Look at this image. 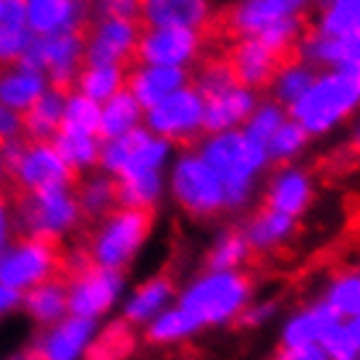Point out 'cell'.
I'll use <instances>...</instances> for the list:
<instances>
[{
	"mask_svg": "<svg viewBox=\"0 0 360 360\" xmlns=\"http://www.w3.org/2000/svg\"><path fill=\"white\" fill-rule=\"evenodd\" d=\"M163 195V171H131L116 179L119 208L150 210Z\"/></svg>",
	"mask_w": 360,
	"mask_h": 360,
	"instance_id": "cell-30",
	"label": "cell"
},
{
	"mask_svg": "<svg viewBox=\"0 0 360 360\" xmlns=\"http://www.w3.org/2000/svg\"><path fill=\"white\" fill-rule=\"evenodd\" d=\"M200 329V323L192 319L187 310L176 308H166L160 316L148 323V340L158 342V345H166V342H179L192 337L195 331Z\"/></svg>",
	"mask_w": 360,
	"mask_h": 360,
	"instance_id": "cell-36",
	"label": "cell"
},
{
	"mask_svg": "<svg viewBox=\"0 0 360 360\" xmlns=\"http://www.w3.org/2000/svg\"><path fill=\"white\" fill-rule=\"evenodd\" d=\"M326 305L340 319L360 316V274H347V276H340L334 281L329 297H326Z\"/></svg>",
	"mask_w": 360,
	"mask_h": 360,
	"instance_id": "cell-41",
	"label": "cell"
},
{
	"mask_svg": "<svg viewBox=\"0 0 360 360\" xmlns=\"http://www.w3.org/2000/svg\"><path fill=\"white\" fill-rule=\"evenodd\" d=\"M310 142V134L302 129L295 119H287L279 129L274 131L266 142V153H269V160L274 163H290L300 155Z\"/></svg>",
	"mask_w": 360,
	"mask_h": 360,
	"instance_id": "cell-37",
	"label": "cell"
},
{
	"mask_svg": "<svg viewBox=\"0 0 360 360\" xmlns=\"http://www.w3.org/2000/svg\"><path fill=\"white\" fill-rule=\"evenodd\" d=\"M95 331H98V321L66 316L58 323L42 329L27 352L32 355V360H84Z\"/></svg>",
	"mask_w": 360,
	"mask_h": 360,
	"instance_id": "cell-13",
	"label": "cell"
},
{
	"mask_svg": "<svg viewBox=\"0 0 360 360\" xmlns=\"http://www.w3.org/2000/svg\"><path fill=\"white\" fill-rule=\"evenodd\" d=\"M63 274V252L60 245L37 237H13L6 250L0 252V284H6L19 295L40 287Z\"/></svg>",
	"mask_w": 360,
	"mask_h": 360,
	"instance_id": "cell-5",
	"label": "cell"
},
{
	"mask_svg": "<svg viewBox=\"0 0 360 360\" xmlns=\"http://www.w3.org/2000/svg\"><path fill=\"white\" fill-rule=\"evenodd\" d=\"M213 21V0H142V27H176L200 32Z\"/></svg>",
	"mask_w": 360,
	"mask_h": 360,
	"instance_id": "cell-18",
	"label": "cell"
},
{
	"mask_svg": "<svg viewBox=\"0 0 360 360\" xmlns=\"http://www.w3.org/2000/svg\"><path fill=\"white\" fill-rule=\"evenodd\" d=\"M229 66L234 82L248 90H266L279 69L281 60L258 40V37H237L234 48L229 51Z\"/></svg>",
	"mask_w": 360,
	"mask_h": 360,
	"instance_id": "cell-19",
	"label": "cell"
},
{
	"mask_svg": "<svg viewBox=\"0 0 360 360\" xmlns=\"http://www.w3.org/2000/svg\"><path fill=\"white\" fill-rule=\"evenodd\" d=\"M142 0H92V19L140 21Z\"/></svg>",
	"mask_w": 360,
	"mask_h": 360,
	"instance_id": "cell-45",
	"label": "cell"
},
{
	"mask_svg": "<svg viewBox=\"0 0 360 360\" xmlns=\"http://www.w3.org/2000/svg\"><path fill=\"white\" fill-rule=\"evenodd\" d=\"M313 3L316 0H237L226 16V24L237 37H258L274 21L302 19Z\"/></svg>",
	"mask_w": 360,
	"mask_h": 360,
	"instance_id": "cell-14",
	"label": "cell"
},
{
	"mask_svg": "<svg viewBox=\"0 0 360 360\" xmlns=\"http://www.w3.org/2000/svg\"><path fill=\"white\" fill-rule=\"evenodd\" d=\"M27 30V0H0V69L19 63L32 42Z\"/></svg>",
	"mask_w": 360,
	"mask_h": 360,
	"instance_id": "cell-22",
	"label": "cell"
},
{
	"mask_svg": "<svg viewBox=\"0 0 360 360\" xmlns=\"http://www.w3.org/2000/svg\"><path fill=\"white\" fill-rule=\"evenodd\" d=\"M60 129L98 137V129H101V105L90 101V98L79 95V92H74L71 98H66V105H63Z\"/></svg>",
	"mask_w": 360,
	"mask_h": 360,
	"instance_id": "cell-38",
	"label": "cell"
},
{
	"mask_svg": "<svg viewBox=\"0 0 360 360\" xmlns=\"http://www.w3.org/2000/svg\"><path fill=\"white\" fill-rule=\"evenodd\" d=\"M127 71L121 66H84L77 77V92L103 105L127 87Z\"/></svg>",
	"mask_w": 360,
	"mask_h": 360,
	"instance_id": "cell-33",
	"label": "cell"
},
{
	"mask_svg": "<svg viewBox=\"0 0 360 360\" xmlns=\"http://www.w3.org/2000/svg\"><path fill=\"white\" fill-rule=\"evenodd\" d=\"M287 119H290L287 108L279 105L276 101L266 98V101H258V105H255V110L250 113L248 124L242 127V131H245L248 137H252L255 142H260V145H266L271 134L279 129Z\"/></svg>",
	"mask_w": 360,
	"mask_h": 360,
	"instance_id": "cell-39",
	"label": "cell"
},
{
	"mask_svg": "<svg viewBox=\"0 0 360 360\" xmlns=\"http://www.w3.org/2000/svg\"><path fill=\"white\" fill-rule=\"evenodd\" d=\"M192 84L190 69H166V66H145V63H134L127 71V87L134 101L140 103L142 110L155 108L169 95L179 92L181 87Z\"/></svg>",
	"mask_w": 360,
	"mask_h": 360,
	"instance_id": "cell-16",
	"label": "cell"
},
{
	"mask_svg": "<svg viewBox=\"0 0 360 360\" xmlns=\"http://www.w3.org/2000/svg\"><path fill=\"white\" fill-rule=\"evenodd\" d=\"M313 30L326 37H352L360 32V0H316Z\"/></svg>",
	"mask_w": 360,
	"mask_h": 360,
	"instance_id": "cell-31",
	"label": "cell"
},
{
	"mask_svg": "<svg viewBox=\"0 0 360 360\" xmlns=\"http://www.w3.org/2000/svg\"><path fill=\"white\" fill-rule=\"evenodd\" d=\"M66 98L56 90H45L27 110H21V134L30 142H53L63 121Z\"/></svg>",
	"mask_w": 360,
	"mask_h": 360,
	"instance_id": "cell-24",
	"label": "cell"
},
{
	"mask_svg": "<svg viewBox=\"0 0 360 360\" xmlns=\"http://www.w3.org/2000/svg\"><path fill=\"white\" fill-rule=\"evenodd\" d=\"M45 84H48L45 74L24 66V63L0 69V105L21 113L45 92Z\"/></svg>",
	"mask_w": 360,
	"mask_h": 360,
	"instance_id": "cell-25",
	"label": "cell"
},
{
	"mask_svg": "<svg viewBox=\"0 0 360 360\" xmlns=\"http://www.w3.org/2000/svg\"><path fill=\"white\" fill-rule=\"evenodd\" d=\"M229 84H234V74H231V66L226 58L205 60V63H200V69L192 74V87L200 92L202 98L226 90Z\"/></svg>",
	"mask_w": 360,
	"mask_h": 360,
	"instance_id": "cell-42",
	"label": "cell"
},
{
	"mask_svg": "<svg viewBox=\"0 0 360 360\" xmlns=\"http://www.w3.org/2000/svg\"><path fill=\"white\" fill-rule=\"evenodd\" d=\"M342 323H345V329H347V334H350L352 345H355L360 352V316H352V319L342 321Z\"/></svg>",
	"mask_w": 360,
	"mask_h": 360,
	"instance_id": "cell-51",
	"label": "cell"
},
{
	"mask_svg": "<svg viewBox=\"0 0 360 360\" xmlns=\"http://www.w3.org/2000/svg\"><path fill=\"white\" fill-rule=\"evenodd\" d=\"M24 137L21 134V119L16 110L0 105V145H8V142Z\"/></svg>",
	"mask_w": 360,
	"mask_h": 360,
	"instance_id": "cell-47",
	"label": "cell"
},
{
	"mask_svg": "<svg viewBox=\"0 0 360 360\" xmlns=\"http://www.w3.org/2000/svg\"><path fill=\"white\" fill-rule=\"evenodd\" d=\"M3 360H32L30 352H13V355H8V358H3Z\"/></svg>",
	"mask_w": 360,
	"mask_h": 360,
	"instance_id": "cell-52",
	"label": "cell"
},
{
	"mask_svg": "<svg viewBox=\"0 0 360 360\" xmlns=\"http://www.w3.org/2000/svg\"><path fill=\"white\" fill-rule=\"evenodd\" d=\"M90 21L92 0H27V24L37 37L82 30Z\"/></svg>",
	"mask_w": 360,
	"mask_h": 360,
	"instance_id": "cell-15",
	"label": "cell"
},
{
	"mask_svg": "<svg viewBox=\"0 0 360 360\" xmlns=\"http://www.w3.org/2000/svg\"><path fill=\"white\" fill-rule=\"evenodd\" d=\"M321 350L326 352V358L329 360H360L358 347L352 345L350 334H347V329H345L342 321H337V323L323 334Z\"/></svg>",
	"mask_w": 360,
	"mask_h": 360,
	"instance_id": "cell-44",
	"label": "cell"
},
{
	"mask_svg": "<svg viewBox=\"0 0 360 360\" xmlns=\"http://www.w3.org/2000/svg\"><path fill=\"white\" fill-rule=\"evenodd\" d=\"M142 34L140 21L92 19L87 27L84 66H134V53Z\"/></svg>",
	"mask_w": 360,
	"mask_h": 360,
	"instance_id": "cell-12",
	"label": "cell"
},
{
	"mask_svg": "<svg viewBox=\"0 0 360 360\" xmlns=\"http://www.w3.org/2000/svg\"><path fill=\"white\" fill-rule=\"evenodd\" d=\"M13 224L21 237L60 242L79 229L82 213L71 187H48L37 192H8Z\"/></svg>",
	"mask_w": 360,
	"mask_h": 360,
	"instance_id": "cell-3",
	"label": "cell"
},
{
	"mask_svg": "<svg viewBox=\"0 0 360 360\" xmlns=\"http://www.w3.org/2000/svg\"><path fill=\"white\" fill-rule=\"evenodd\" d=\"M316 74H319V69H313L305 60L284 58L269 84L271 101H276L279 105H284V108L290 110L292 105L308 92V87L313 84V79H316Z\"/></svg>",
	"mask_w": 360,
	"mask_h": 360,
	"instance_id": "cell-28",
	"label": "cell"
},
{
	"mask_svg": "<svg viewBox=\"0 0 360 360\" xmlns=\"http://www.w3.org/2000/svg\"><path fill=\"white\" fill-rule=\"evenodd\" d=\"M150 210L116 208L98 221L87 242V260L101 269L124 271L150 234Z\"/></svg>",
	"mask_w": 360,
	"mask_h": 360,
	"instance_id": "cell-4",
	"label": "cell"
},
{
	"mask_svg": "<svg viewBox=\"0 0 360 360\" xmlns=\"http://www.w3.org/2000/svg\"><path fill=\"white\" fill-rule=\"evenodd\" d=\"M71 190H74V198H77V205H79L82 221H101L108 216L110 210L119 208V202H116V179L101 169L79 174Z\"/></svg>",
	"mask_w": 360,
	"mask_h": 360,
	"instance_id": "cell-21",
	"label": "cell"
},
{
	"mask_svg": "<svg viewBox=\"0 0 360 360\" xmlns=\"http://www.w3.org/2000/svg\"><path fill=\"white\" fill-rule=\"evenodd\" d=\"M248 302V281L234 271H210L184 290L179 308L200 326L234 319Z\"/></svg>",
	"mask_w": 360,
	"mask_h": 360,
	"instance_id": "cell-6",
	"label": "cell"
},
{
	"mask_svg": "<svg viewBox=\"0 0 360 360\" xmlns=\"http://www.w3.org/2000/svg\"><path fill=\"white\" fill-rule=\"evenodd\" d=\"M134 334L127 321H110L108 326L95 331L84 360H124L131 352Z\"/></svg>",
	"mask_w": 360,
	"mask_h": 360,
	"instance_id": "cell-35",
	"label": "cell"
},
{
	"mask_svg": "<svg viewBox=\"0 0 360 360\" xmlns=\"http://www.w3.org/2000/svg\"><path fill=\"white\" fill-rule=\"evenodd\" d=\"M271 305H258V308H250L245 313V323H263V321L271 316Z\"/></svg>",
	"mask_w": 360,
	"mask_h": 360,
	"instance_id": "cell-50",
	"label": "cell"
},
{
	"mask_svg": "<svg viewBox=\"0 0 360 360\" xmlns=\"http://www.w3.org/2000/svg\"><path fill=\"white\" fill-rule=\"evenodd\" d=\"M360 108V79L347 71H319L308 92L287 113L310 137H323Z\"/></svg>",
	"mask_w": 360,
	"mask_h": 360,
	"instance_id": "cell-2",
	"label": "cell"
},
{
	"mask_svg": "<svg viewBox=\"0 0 360 360\" xmlns=\"http://www.w3.org/2000/svg\"><path fill=\"white\" fill-rule=\"evenodd\" d=\"M279 360H329V358H326V352L321 350V345H310V347L284 350Z\"/></svg>",
	"mask_w": 360,
	"mask_h": 360,
	"instance_id": "cell-49",
	"label": "cell"
},
{
	"mask_svg": "<svg viewBox=\"0 0 360 360\" xmlns=\"http://www.w3.org/2000/svg\"><path fill=\"white\" fill-rule=\"evenodd\" d=\"M337 321H342V319L326 305V302H321L316 308L305 310V313L295 316V319L284 326V347H287V350H295V347L321 345L323 334H326Z\"/></svg>",
	"mask_w": 360,
	"mask_h": 360,
	"instance_id": "cell-29",
	"label": "cell"
},
{
	"mask_svg": "<svg viewBox=\"0 0 360 360\" xmlns=\"http://www.w3.org/2000/svg\"><path fill=\"white\" fill-rule=\"evenodd\" d=\"M250 245L242 231H226L210 250V269L213 271H234L242 260L248 258Z\"/></svg>",
	"mask_w": 360,
	"mask_h": 360,
	"instance_id": "cell-43",
	"label": "cell"
},
{
	"mask_svg": "<svg viewBox=\"0 0 360 360\" xmlns=\"http://www.w3.org/2000/svg\"><path fill=\"white\" fill-rule=\"evenodd\" d=\"M302 34H305V24H302V19H281V21L269 24V27L258 34V40L263 42L276 58L284 60L290 53H295V48H297V42H300Z\"/></svg>",
	"mask_w": 360,
	"mask_h": 360,
	"instance_id": "cell-40",
	"label": "cell"
},
{
	"mask_svg": "<svg viewBox=\"0 0 360 360\" xmlns=\"http://www.w3.org/2000/svg\"><path fill=\"white\" fill-rule=\"evenodd\" d=\"M169 190L174 200L195 216H213L226 208L224 184L198 150H184L174 160L169 174Z\"/></svg>",
	"mask_w": 360,
	"mask_h": 360,
	"instance_id": "cell-7",
	"label": "cell"
},
{
	"mask_svg": "<svg viewBox=\"0 0 360 360\" xmlns=\"http://www.w3.org/2000/svg\"><path fill=\"white\" fill-rule=\"evenodd\" d=\"M145 110L140 108V103L131 98L127 90L116 92L108 103L101 105V129H98V140L110 142L119 140L124 134H129L131 129L142 127Z\"/></svg>",
	"mask_w": 360,
	"mask_h": 360,
	"instance_id": "cell-27",
	"label": "cell"
},
{
	"mask_svg": "<svg viewBox=\"0 0 360 360\" xmlns=\"http://www.w3.org/2000/svg\"><path fill=\"white\" fill-rule=\"evenodd\" d=\"M69 295V316L87 321H101L116 308L124 295V274L101 266H82L63 276Z\"/></svg>",
	"mask_w": 360,
	"mask_h": 360,
	"instance_id": "cell-8",
	"label": "cell"
},
{
	"mask_svg": "<svg viewBox=\"0 0 360 360\" xmlns=\"http://www.w3.org/2000/svg\"><path fill=\"white\" fill-rule=\"evenodd\" d=\"M53 148L58 150V155L69 163L74 174H87V171L98 169L101 163V145L103 142L92 134H79V131L58 129V134L51 142Z\"/></svg>",
	"mask_w": 360,
	"mask_h": 360,
	"instance_id": "cell-32",
	"label": "cell"
},
{
	"mask_svg": "<svg viewBox=\"0 0 360 360\" xmlns=\"http://www.w3.org/2000/svg\"><path fill=\"white\" fill-rule=\"evenodd\" d=\"M202 119H205V101L192 84H187L158 103L155 108L145 110L142 127L171 145H187L202 134Z\"/></svg>",
	"mask_w": 360,
	"mask_h": 360,
	"instance_id": "cell-10",
	"label": "cell"
},
{
	"mask_svg": "<svg viewBox=\"0 0 360 360\" xmlns=\"http://www.w3.org/2000/svg\"><path fill=\"white\" fill-rule=\"evenodd\" d=\"M355 148L360 150V124H358V129H355Z\"/></svg>",
	"mask_w": 360,
	"mask_h": 360,
	"instance_id": "cell-53",
	"label": "cell"
},
{
	"mask_svg": "<svg viewBox=\"0 0 360 360\" xmlns=\"http://www.w3.org/2000/svg\"><path fill=\"white\" fill-rule=\"evenodd\" d=\"M202 53V34L176 27H142L134 63L166 66V69H192Z\"/></svg>",
	"mask_w": 360,
	"mask_h": 360,
	"instance_id": "cell-11",
	"label": "cell"
},
{
	"mask_svg": "<svg viewBox=\"0 0 360 360\" xmlns=\"http://www.w3.org/2000/svg\"><path fill=\"white\" fill-rule=\"evenodd\" d=\"M21 310L34 321L37 326L48 329L69 316V295L63 276H56L51 281H42L40 287L21 295Z\"/></svg>",
	"mask_w": 360,
	"mask_h": 360,
	"instance_id": "cell-23",
	"label": "cell"
},
{
	"mask_svg": "<svg viewBox=\"0 0 360 360\" xmlns=\"http://www.w3.org/2000/svg\"><path fill=\"white\" fill-rule=\"evenodd\" d=\"M310 198H313V181L305 171L295 169V166H284L271 179L269 192H266L269 208L284 213V216H292V219H297L302 210L308 208Z\"/></svg>",
	"mask_w": 360,
	"mask_h": 360,
	"instance_id": "cell-20",
	"label": "cell"
},
{
	"mask_svg": "<svg viewBox=\"0 0 360 360\" xmlns=\"http://www.w3.org/2000/svg\"><path fill=\"white\" fill-rule=\"evenodd\" d=\"M16 237V224H13V205H11L8 192H0V252L8 248Z\"/></svg>",
	"mask_w": 360,
	"mask_h": 360,
	"instance_id": "cell-46",
	"label": "cell"
},
{
	"mask_svg": "<svg viewBox=\"0 0 360 360\" xmlns=\"http://www.w3.org/2000/svg\"><path fill=\"white\" fill-rule=\"evenodd\" d=\"M171 153H174L171 142L155 137L145 127H137L119 140L103 142L98 169L105 171L113 179L131 174V171H163Z\"/></svg>",
	"mask_w": 360,
	"mask_h": 360,
	"instance_id": "cell-9",
	"label": "cell"
},
{
	"mask_svg": "<svg viewBox=\"0 0 360 360\" xmlns=\"http://www.w3.org/2000/svg\"><path fill=\"white\" fill-rule=\"evenodd\" d=\"M198 153L224 184L226 208H242L250 202L255 181L271 163L266 145L248 137L242 129L205 134Z\"/></svg>",
	"mask_w": 360,
	"mask_h": 360,
	"instance_id": "cell-1",
	"label": "cell"
},
{
	"mask_svg": "<svg viewBox=\"0 0 360 360\" xmlns=\"http://www.w3.org/2000/svg\"><path fill=\"white\" fill-rule=\"evenodd\" d=\"M205 101V119H202V131L205 134H221V131L242 129L250 113L258 105L260 95L255 90H248L242 84H229L226 90L202 98Z\"/></svg>",
	"mask_w": 360,
	"mask_h": 360,
	"instance_id": "cell-17",
	"label": "cell"
},
{
	"mask_svg": "<svg viewBox=\"0 0 360 360\" xmlns=\"http://www.w3.org/2000/svg\"><path fill=\"white\" fill-rule=\"evenodd\" d=\"M171 281L169 279H150L140 284L137 290L129 295V300L124 302L121 308V321H127L129 326L137 323H150L155 316H160L163 310L169 308L171 302Z\"/></svg>",
	"mask_w": 360,
	"mask_h": 360,
	"instance_id": "cell-26",
	"label": "cell"
},
{
	"mask_svg": "<svg viewBox=\"0 0 360 360\" xmlns=\"http://www.w3.org/2000/svg\"><path fill=\"white\" fill-rule=\"evenodd\" d=\"M16 310H21V295L6 284H0V319H6Z\"/></svg>",
	"mask_w": 360,
	"mask_h": 360,
	"instance_id": "cell-48",
	"label": "cell"
},
{
	"mask_svg": "<svg viewBox=\"0 0 360 360\" xmlns=\"http://www.w3.org/2000/svg\"><path fill=\"white\" fill-rule=\"evenodd\" d=\"M295 229V219L292 216H284V213H276V210H260L258 216L248 224V229L242 231L245 240L250 248H258V250H269L274 245L284 242Z\"/></svg>",
	"mask_w": 360,
	"mask_h": 360,
	"instance_id": "cell-34",
	"label": "cell"
}]
</instances>
